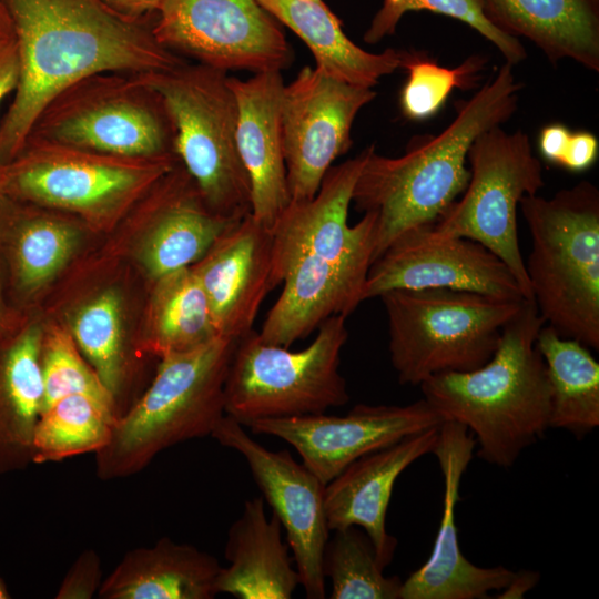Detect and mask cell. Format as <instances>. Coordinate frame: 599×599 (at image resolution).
Masks as SVG:
<instances>
[{
    "instance_id": "obj_1",
    "label": "cell",
    "mask_w": 599,
    "mask_h": 599,
    "mask_svg": "<svg viewBox=\"0 0 599 599\" xmlns=\"http://www.w3.org/2000/svg\"><path fill=\"white\" fill-rule=\"evenodd\" d=\"M368 151L333 165L315 196L290 201L271 227L272 283L274 288L283 284V290L258 332L264 342L290 347L329 317H347L364 302L377 216L365 212L354 225L347 217Z\"/></svg>"
},
{
    "instance_id": "obj_2",
    "label": "cell",
    "mask_w": 599,
    "mask_h": 599,
    "mask_svg": "<svg viewBox=\"0 0 599 599\" xmlns=\"http://www.w3.org/2000/svg\"><path fill=\"white\" fill-rule=\"evenodd\" d=\"M13 27L20 75L0 121V162L22 149L48 101L98 72L145 74L187 62L162 45L152 20H131L101 0H2Z\"/></svg>"
},
{
    "instance_id": "obj_3",
    "label": "cell",
    "mask_w": 599,
    "mask_h": 599,
    "mask_svg": "<svg viewBox=\"0 0 599 599\" xmlns=\"http://www.w3.org/2000/svg\"><path fill=\"white\" fill-rule=\"evenodd\" d=\"M521 89L514 67L505 62L475 94L456 102V116L440 133L414 136L397 158L369 145L352 203L376 213L375 260L402 233L435 224L466 190L473 142L515 114Z\"/></svg>"
},
{
    "instance_id": "obj_4",
    "label": "cell",
    "mask_w": 599,
    "mask_h": 599,
    "mask_svg": "<svg viewBox=\"0 0 599 599\" xmlns=\"http://www.w3.org/2000/svg\"><path fill=\"white\" fill-rule=\"evenodd\" d=\"M544 325L535 302L525 300L502 327L488 362L419 385L423 398L444 420L467 427L477 456L488 464L511 467L549 428L550 386L535 344Z\"/></svg>"
},
{
    "instance_id": "obj_5",
    "label": "cell",
    "mask_w": 599,
    "mask_h": 599,
    "mask_svg": "<svg viewBox=\"0 0 599 599\" xmlns=\"http://www.w3.org/2000/svg\"><path fill=\"white\" fill-rule=\"evenodd\" d=\"M519 207L531 236L526 273L546 325L599 348V190L589 182L550 199L526 195Z\"/></svg>"
},
{
    "instance_id": "obj_6",
    "label": "cell",
    "mask_w": 599,
    "mask_h": 599,
    "mask_svg": "<svg viewBox=\"0 0 599 599\" xmlns=\"http://www.w3.org/2000/svg\"><path fill=\"white\" fill-rule=\"evenodd\" d=\"M235 344L217 336L194 349L161 357L149 387L94 454L97 476L114 480L135 475L161 451L211 436L225 415L224 384Z\"/></svg>"
},
{
    "instance_id": "obj_7",
    "label": "cell",
    "mask_w": 599,
    "mask_h": 599,
    "mask_svg": "<svg viewBox=\"0 0 599 599\" xmlns=\"http://www.w3.org/2000/svg\"><path fill=\"white\" fill-rule=\"evenodd\" d=\"M379 297L390 363L403 385L483 366L525 301L450 288L393 290Z\"/></svg>"
},
{
    "instance_id": "obj_8",
    "label": "cell",
    "mask_w": 599,
    "mask_h": 599,
    "mask_svg": "<svg viewBox=\"0 0 599 599\" xmlns=\"http://www.w3.org/2000/svg\"><path fill=\"white\" fill-rule=\"evenodd\" d=\"M141 75L161 97L174 153L210 209L230 220L250 214L251 184L237 151V109L227 72L185 62Z\"/></svg>"
},
{
    "instance_id": "obj_9",
    "label": "cell",
    "mask_w": 599,
    "mask_h": 599,
    "mask_svg": "<svg viewBox=\"0 0 599 599\" xmlns=\"http://www.w3.org/2000/svg\"><path fill=\"white\" fill-rule=\"evenodd\" d=\"M348 332L335 315L301 351L264 342L253 329L236 341L224 384V410L243 426L257 419L326 413L348 403L339 373Z\"/></svg>"
},
{
    "instance_id": "obj_10",
    "label": "cell",
    "mask_w": 599,
    "mask_h": 599,
    "mask_svg": "<svg viewBox=\"0 0 599 599\" xmlns=\"http://www.w3.org/2000/svg\"><path fill=\"white\" fill-rule=\"evenodd\" d=\"M28 139L124 158L175 155L161 97L141 74L122 72H98L60 90Z\"/></svg>"
},
{
    "instance_id": "obj_11",
    "label": "cell",
    "mask_w": 599,
    "mask_h": 599,
    "mask_svg": "<svg viewBox=\"0 0 599 599\" xmlns=\"http://www.w3.org/2000/svg\"><path fill=\"white\" fill-rule=\"evenodd\" d=\"M124 158L28 139L8 163L4 195L93 222L122 215L177 163Z\"/></svg>"
},
{
    "instance_id": "obj_12",
    "label": "cell",
    "mask_w": 599,
    "mask_h": 599,
    "mask_svg": "<svg viewBox=\"0 0 599 599\" xmlns=\"http://www.w3.org/2000/svg\"><path fill=\"white\" fill-rule=\"evenodd\" d=\"M467 160L470 177L461 199L453 202L432 229L484 245L509 267L525 298L532 300L519 248L517 210L524 196L544 187L541 162L525 132L509 133L501 125L480 133Z\"/></svg>"
},
{
    "instance_id": "obj_13",
    "label": "cell",
    "mask_w": 599,
    "mask_h": 599,
    "mask_svg": "<svg viewBox=\"0 0 599 599\" xmlns=\"http://www.w3.org/2000/svg\"><path fill=\"white\" fill-rule=\"evenodd\" d=\"M152 31L172 52L225 72L282 71L293 60L283 31L257 0H164Z\"/></svg>"
},
{
    "instance_id": "obj_14",
    "label": "cell",
    "mask_w": 599,
    "mask_h": 599,
    "mask_svg": "<svg viewBox=\"0 0 599 599\" xmlns=\"http://www.w3.org/2000/svg\"><path fill=\"white\" fill-rule=\"evenodd\" d=\"M376 94L316 65L304 67L284 84L280 120L291 201L315 196L334 161L351 149L358 112Z\"/></svg>"
},
{
    "instance_id": "obj_15",
    "label": "cell",
    "mask_w": 599,
    "mask_h": 599,
    "mask_svg": "<svg viewBox=\"0 0 599 599\" xmlns=\"http://www.w3.org/2000/svg\"><path fill=\"white\" fill-rule=\"evenodd\" d=\"M211 437L243 456L263 499L285 531L306 597L324 599L322 557L331 534L324 507L325 484L288 450L267 449L227 415L217 423Z\"/></svg>"
},
{
    "instance_id": "obj_16",
    "label": "cell",
    "mask_w": 599,
    "mask_h": 599,
    "mask_svg": "<svg viewBox=\"0 0 599 599\" xmlns=\"http://www.w3.org/2000/svg\"><path fill=\"white\" fill-rule=\"evenodd\" d=\"M450 288L526 300L509 267L480 243L432 226L398 235L372 264L364 301L393 290Z\"/></svg>"
},
{
    "instance_id": "obj_17",
    "label": "cell",
    "mask_w": 599,
    "mask_h": 599,
    "mask_svg": "<svg viewBox=\"0 0 599 599\" xmlns=\"http://www.w3.org/2000/svg\"><path fill=\"white\" fill-rule=\"evenodd\" d=\"M443 422L422 398L405 406L358 404L342 416L322 413L257 419L246 427L290 444L326 485L358 458Z\"/></svg>"
},
{
    "instance_id": "obj_18",
    "label": "cell",
    "mask_w": 599,
    "mask_h": 599,
    "mask_svg": "<svg viewBox=\"0 0 599 599\" xmlns=\"http://www.w3.org/2000/svg\"><path fill=\"white\" fill-rule=\"evenodd\" d=\"M476 446L467 427L444 420L433 454L444 477L443 514L429 558L403 581L399 599H487L502 590L514 570L504 566L478 567L461 552L456 527L459 486Z\"/></svg>"
},
{
    "instance_id": "obj_19",
    "label": "cell",
    "mask_w": 599,
    "mask_h": 599,
    "mask_svg": "<svg viewBox=\"0 0 599 599\" xmlns=\"http://www.w3.org/2000/svg\"><path fill=\"white\" fill-rule=\"evenodd\" d=\"M220 336L237 341L253 328L272 283V232L252 214L233 222L191 266Z\"/></svg>"
},
{
    "instance_id": "obj_20",
    "label": "cell",
    "mask_w": 599,
    "mask_h": 599,
    "mask_svg": "<svg viewBox=\"0 0 599 599\" xmlns=\"http://www.w3.org/2000/svg\"><path fill=\"white\" fill-rule=\"evenodd\" d=\"M438 427L413 434L358 458L325 485L328 529L361 527L373 541L385 568L392 562L397 547V539L386 530L394 485L409 465L433 451Z\"/></svg>"
},
{
    "instance_id": "obj_21",
    "label": "cell",
    "mask_w": 599,
    "mask_h": 599,
    "mask_svg": "<svg viewBox=\"0 0 599 599\" xmlns=\"http://www.w3.org/2000/svg\"><path fill=\"white\" fill-rule=\"evenodd\" d=\"M236 109V144L251 184L252 216L271 229L291 201L283 151L280 102L282 71L229 75Z\"/></svg>"
},
{
    "instance_id": "obj_22",
    "label": "cell",
    "mask_w": 599,
    "mask_h": 599,
    "mask_svg": "<svg viewBox=\"0 0 599 599\" xmlns=\"http://www.w3.org/2000/svg\"><path fill=\"white\" fill-rule=\"evenodd\" d=\"M144 200L150 222L140 260L154 281L195 264L237 221L210 209L180 162L148 191Z\"/></svg>"
},
{
    "instance_id": "obj_23",
    "label": "cell",
    "mask_w": 599,
    "mask_h": 599,
    "mask_svg": "<svg viewBox=\"0 0 599 599\" xmlns=\"http://www.w3.org/2000/svg\"><path fill=\"white\" fill-rule=\"evenodd\" d=\"M278 518L265 514L262 496L244 502L231 525L224 549L229 566L222 567L216 591L237 599H288L301 586L290 547L283 540Z\"/></svg>"
},
{
    "instance_id": "obj_24",
    "label": "cell",
    "mask_w": 599,
    "mask_h": 599,
    "mask_svg": "<svg viewBox=\"0 0 599 599\" xmlns=\"http://www.w3.org/2000/svg\"><path fill=\"white\" fill-rule=\"evenodd\" d=\"M504 33L532 42L556 65L571 59L599 71V0H480Z\"/></svg>"
},
{
    "instance_id": "obj_25",
    "label": "cell",
    "mask_w": 599,
    "mask_h": 599,
    "mask_svg": "<svg viewBox=\"0 0 599 599\" xmlns=\"http://www.w3.org/2000/svg\"><path fill=\"white\" fill-rule=\"evenodd\" d=\"M219 560L189 544L163 537L128 551L103 579L100 599H212Z\"/></svg>"
},
{
    "instance_id": "obj_26",
    "label": "cell",
    "mask_w": 599,
    "mask_h": 599,
    "mask_svg": "<svg viewBox=\"0 0 599 599\" xmlns=\"http://www.w3.org/2000/svg\"><path fill=\"white\" fill-rule=\"evenodd\" d=\"M311 50L315 65L347 83L373 88L402 68L405 50L373 53L355 44L323 0H257Z\"/></svg>"
},
{
    "instance_id": "obj_27",
    "label": "cell",
    "mask_w": 599,
    "mask_h": 599,
    "mask_svg": "<svg viewBox=\"0 0 599 599\" xmlns=\"http://www.w3.org/2000/svg\"><path fill=\"white\" fill-rule=\"evenodd\" d=\"M550 386L549 428L580 439L599 426V364L582 343L560 336L551 326L538 332Z\"/></svg>"
},
{
    "instance_id": "obj_28",
    "label": "cell",
    "mask_w": 599,
    "mask_h": 599,
    "mask_svg": "<svg viewBox=\"0 0 599 599\" xmlns=\"http://www.w3.org/2000/svg\"><path fill=\"white\" fill-rule=\"evenodd\" d=\"M220 336L204 290L191 266L155 280L149 311L148 348L163 357Z\"/></svg>"
},
{
    "instance_id": "obj_29",
    "label": "cell",
    "mask_w": 599,
    "mask_h": 599,
    "mask_svg": "<svg viewBox=\"0 0 599 599\" xmlns=\"http://www.w3.org/2000/svg\"><path fill=\"white\" fill-rule=\"evenodd\" d=\"M119 418L112 403L91 395L60 398L40 413L33 435V464L98 453L109 443Z\"/></svg>"
},
{
    "instance_id": "obj_30",
    "label": "cell",
    "mask_w": 599,
    "mask_h": 599,
    "mask_svg": "<svg viewBox=\"0 0 599 599\" xmlns=\"http://www.w3.org/2000/svg\"><path fill=\"white\" fill-rule=\"evenodd\" d=\"M322 557L331 599H399L403 581L386 577L375 546L358 526L332 530Z\"/></svg>"
},
{
    "instance_id": "obj_31",
    "label": "cell",
    "mask_w": 599,
    "mask_h": 599,
    "mask_svg": "<svg viewBox=\"0 0 599 599\" xmlns=\"http://www.w3.org/2000/svg\"><path fill=\"white\" fill-rule=\"evenodd\" d=\"M72 337L113 397L120 414L119 403L126 380L128 362L119 295L106 291L85 304L74 317Z\"/></svg>"
},
{
    "instance_id": "obj_32",
    "label": "cell",
    "mask_w": 599,
    "mask_h": 599,
    "mask_svg": "<svg viewBox=\"0 0 599 599\" xmlns=\"http://www.w3.org/2000/svg\"><path fill=\"white\" fill-rule=\"evenodd\" d=\"M487 61L486 57L474 54L455 68H446L424 52L405 51L402 68L408 75L399 94L402 114L410 121L432 118L455 88L469 90L478 85Z\"/></svg>"
},
{
    "instance_id": "obj_33",
    "label": "cell",
    "mask_w": 599,
    "mask_h": 599,
    "mask_svg": "<svg viewBox=\"0 0 599 599\" xmlns=\"http://www.w3.org/2000/svg\"><path fill=\"white\" fill-rule=\"evenodd\" d=\"M426 10L456 19L471 27L490 41L502 54L506 63L515 67L527 58L519 41L496 28L484 14L480 0H384L365 31L364 41L376 44L395 33L407 12Z\"/></svg>"
},
{
    "instance_id": "obj_34",
    "label": "cell",
    "mask_w": 599,
    "mask_h": 599,
    "mask_svg": "<svg viewBox=\"0 0 599 599\" xmlns=\"http://www.w3.org/2000/svg\"><path fill=\"white\" fill-rule=\"evenodd\" d=\"M16 243V271L22 287L48 283L68 262L78 240L70 223L49 215L28 216Z\"/></svg>"
},
{
    "instance_id": "obj_35",
    "label": "cell",
    "mask_w": 599,
    "mask_h": 599,
    "mask_svg": "<svg viewBox=\"0 0 599 599\" xmlns=\"http://www.w3.org/2000/svg\"><path fill=\"white\" fill-rule=\"evenodd\" d=\"M41 369L43 378L41 412L60 398L74 394L91 395L115 406L113 397L92 366L84 361L73 337L62 329H53L43 338Z\"/></svg>"
},
{
    "instance_id": "obj_36",
    "label": "cell",
    "mask_w": 599,
    "mask_h": 599,
    "mask_svg": "<svg viewBox=\"0 0 599 599\" xmlns=\"http://www.w3.org/2000/svg\"><path fill=\"white\" fill-rule=\"evenodd\" d=\"M538 148L546 161L571 172H582L595 164L599 142L588 131L572 132L561 123H554L541 129Z\"/></svg>"
},
{
    "instance_id": "obj_37",
    "label": "cell",
    "mask_w": 599,
    "mask_h": 599,
    "mask_svg": "<svg viewBox=\"0 0 599 599\" xmlns=\"http://www.w3.org/2000/svg\"><path fill=\"white\" fill-rule=\"evenodd\" d=\"M102 581L99 554L94 549H85L67 571L54 598L91 599L98 595Z\"/></svg>"
},
{
    "instance_id": "obj_38",
    "label": "cell",
    "mask_w": 599,
    "mask_h": 599,
    "mask_svg": "<svg viewBox=\"0 0 599 599\" xmlns=\"http://www.w3.org/2000/svg\"><path fill=\"white\" fill-rule=\"evenodd\" d=\"M20 75L19 57L14 38L0 41V104L14 93Z\"/></svg>"
},
{
    "instance_id": "obj_39",
    "label": "cell",
    "mask_w": 599,
    "mask_h": 599,
    "mask_svg": "<svg viewBox=\"0 0 599 599\" xmlns=\"http://www.w3.org/2000/svg\"><path fill=\"white\" fill-rule=\"evenodd\" d=\"M120 16L131 20H152L164 0H101Z\"/></svg>"
},
{
    "instance_id": "obj_40",
    "label": "cell",
    "mask_w": 599,
    "mask_h": 599,
    "mask_svg": "<svg viewBox=\"0 0 599 599\" xmlns=\"http://www.w3.org/2000/svg\"><path fill=\"white\" fill-rule=\"evenodd\" d=\"M540 575L537 571L522 569L514 572L510 582L497 597L499 599H520L531 590L539 581Z\"/></svg>"
},
{
    "instance_id": "obj_41",
    "label": "cell",
    "mask_w": 599,
    "mask_h": 599,
    "mask_svg": "<svg viewBox=\"0 0 599 599\" xmlns=\"http://www.w3.org/2000/svg\"><path fill=\"white\" fill-rule=\"evenodd\" d=\"M13 38V27L9 12L0 0V41Z\"/></svg>"
},
{
    "instance_id": "obj_42",
    "label": "cell",
    "mask_w": 599,
    "mask_h": 599,
    "mask_svg": "<svg viewBox=\"0 0 599 599\" xmlns=\"http://www.w3.org/2000/svg\"><path fill=\"white\" fill-rule=\"evenodd\" d=\"M6 180H7V166H6V163L0 162V197L4 193Z\"/></svg>"
},
{
    "instance_id": "obj_43",
    "label": "cell",
    "mask_w": 599,
    "mask_h": 599,
    "mask_svg": "<svg viewBox=\"0 0 599 599\" xmlns=\"http://www.w3.org/2000/svg\"><path fill=\"white\" fill-rule=\"evenodd\" d=\"M12 596L8 589L7 583L0 576V599H10Z\"/></svg>"
}]
</instances>
